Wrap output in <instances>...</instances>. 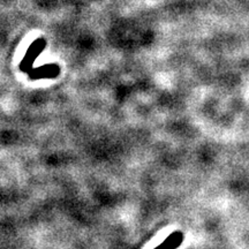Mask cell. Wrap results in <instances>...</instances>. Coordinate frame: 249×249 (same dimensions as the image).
I'll use <instances>...</instances> for the list:
<instances>
[{
    "mask_svg": "<svg viewBox=\"0 0 249 249\" xmlns=\"http://www.w3.org/2000/svg\"><path fill=\"white\" fill-rule=\"evenodd\" d=\"M182 241H184V233L180 231H175L155 249H175L182 244Z\"/></svg>",
    "mask_w": 249,
    "mask_h": 249,
    "instance_id": "6da1fadb",
    "label": "cell"
}]
</instances>
